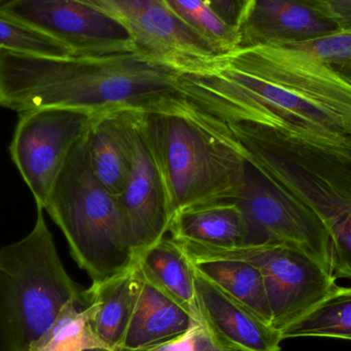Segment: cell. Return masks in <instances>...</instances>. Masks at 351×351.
<instances>
[{"instance_id": "6da1fadb", "label": "cell", "mask_w": 351, "mask_h": 351, "mask_svg": "<svg viewBox=\"0 0 351 351\" xmlns=\"http://www.w3.org/2000/svg\"><path fill=\"white\" fill-rule=\"evenodd\" d=\"M181 80L298 135L351 145V84L302 51L278 43L243 47Z\"/></svg>"}, {"instance_id": "7a4b0ae2", "label": "cell", "mask_w": 351, "mask_h": 351, "mask_svg": "<svg viewBox=\"0 0 351 351\" xmlns=\"http://www.w3.org/2000/svg\"><path fill=\"white\" fill-rule=\"evenodd\" d=\"M195 107L219 137L317 215L331 237L334 278L351 280V145L298 135L218 101Z\"/></svg>"}, {"instance_id": "3957f363", "label": "cell", "mask_w": 351, "mask_h": 351, "mask_svg": "<svg viewBox=\"0 0 351 351\" xmlns=\"http://www.w3.org/2000/svg\"><path fill=\"white\" fill-rule=\"evenodd\" d=\"M181 72L143 53L45 57L0 49V107L101 114L149 111L181 94Z\"/></svg>"}, {"instance_id": "277c9868", "label": "cell", "mask_w": 351, "mask_h": 351, "mask_svg": "<svg viewBox=\"0 0 351 351\" xmlns=\"http://www.w3.org/2000/svg\"><path fill=\"white\" fill-rule=\"evenodd\" d=\"M143 117L172 219L186 208L237 199L247 162L198 119L182 93Z\"/></svg>"}, {"instance_id": "5b68a950", "label": "cell", "mask_w": 351, "mask_h": 351, "mask_svg": "<svg viewBox=\"0 0 351 351\" xmlns=\"http://www.w3.org/2000/svg\"><path fill=\"white\" fill-rule=\"evenodd\" d=\"M45 208L93 282L110 280L135 265L137 256L119 197L95 177L86 136L70 152Z\"/></svg>"}, {"instance_id": "8992f818", "label": "cell", "mask_w": 351, "mask_h": 351, "mask_svg": "<svg viewBox=\"0 0 351 351\" xmlns=\"http://www.w3.org/2000/svg\"><path fill=\"white\" fill-rule=\"evenodd\" d=\"M84 291L64 268L37 208L30 233L0 249V351H30L66 304L84 305Z\"/></svg>"}, {"instance_id": "52a82bcc", "label": "cell", "mask_w": 351, "mask_h": 351, "mask_svg": "<svg viewBox=\"0 0 351 351\" xmlns=\"http://www.w3.org/2000/svg\"><path fill=\"white\" fill-rule=\"evenodd\" d=\"M191 261L231 258L245 260L261 272L271 326L282 333L338 288L333 274L319 261L286 245H245L219 249L192 243H180Z\"/></svg>"}, {"instance_id": "ba28073f", "label": "cell", "mask_w": 351, "mask_h": 351, "mask_svg": "<svg viewBox=\"0 0 351 351\" xmlns=\"http://www.w3.org/2000/svg\"><path fill=\"white\" fill-rule=\"evenodd\" d=\"M235 200L249 225L247 245H290L319 261L332 274L331 237L321 219L249 162L243 188Z\"/></svg>"}, {"instance_id": "9c48e42d", "label": "cell", "mask_w": 351, "mask_h": 351, "mask_svg": "<svg viewBox=\"0 0 351 351\" xmlns=\"http://www.w3.org/2000/svg\"><path fill=\"white\" fill-rule=\"evenodd\" d=\"M123 25L138 51L181 73L214 67L223 56L186 26L165 0H78Z\"/></svg>"}, {"instance_id": "30bf717a", "label": "cell", "mask_w": 351, "mask_h": 351, "mask_svg": "<svg viewBox=\"0 0 351 351\" xmlns=\"http://www.w3.org/2000/svg\"><path fill=\"white\" fill-rule=\"evenodd\" d=\"M94 117L63 108L20 113L10 156L32 192L37 208L45 210L70 152L86 136Z\"/></svg>"}, {"instance_id": "8fae6325", "label": "cell", "mask_w": 351, "mask_h": 351, "mask_svg": "<svg viewBox=\"0 0 351 351\" xmlns=\"http://www.w3.org/2000/svg\"><path fill=\"white\" fill-rule=\"evenodd\" d=\"M0 16L59 39L76 56L139 51L123 25L78 0H0Z\"/></svg>"}, {"instance_id": "7c38bea8", "label": "cell", "mask_w": 351, "mask_h": 351, "mask_svg": "<svg viewBox=\"0 0 351 351\" xmlns=\"http://www.w3.org/2000/svg\"><path fill=\"white\" fill-rule=\"evenodd\" d=\"M132 167L119 196L136 256L169 232L172 215L164 178L144 123L143 111L130 110Z\"/></svg>"}, {"instance_id": "4fadbf2b", "label": "cell", "mask_w": 351, "mask_h": 351, "mask_svg": "<svg viewBox=\"0 0 351 351\" xmlns=\"http://www.w3.org/2000/svg\"><path fill=\"white\" fill-rule=\"evenodd\" d=\"M241 45L304 43L342 32L329 18L302 0H253L239 29Z\"/></svg>"}, {"instance_id": "5bb4252c", "label": "cell", "mask_w": 351, "mask_h": 351, "mask_svg": "<svg viewBox=\"0 0 351 351\" xmlns=\"http://www.w3.org/2000/svg\"><path fill=\"white\" fill-rule=\"evenodd\" d=\"M197 311L210 331L235 351H280L284 341L278 330L227 296L195 270Z\"/></svg>"}, {"instance_id": "9a60e30c", "label": "cell", "mask_w": 351, "mask_h": 351, "mask_svg": "<svg viewBox=\"0 0 351 351\" xmlns=\"http://www.w3.org/2000/svg\"><path fill=\"white\" fill-rule=\"evenodd\" d=\"M135 301L119 351H152L188 331L194 319L190 311L165 294L136 264Z\"/></svg>"}, {"instance_id": "2e32d148", "label": "cell", "mask_w": 351, "mask_h": 351, "mask_svg": "<svg viewBox=\"0 0 351 351\" xmlns=\"http://www.w3.org/2000/svg\"><path fill=\"white\" fill-rule=\"evenodd\" d=\"M130 110L95 115L86 132L88 160L95 177L113 195L125 189L132 167Z\"/></svg>"}, {"instance_id": "e0dca14e", "label": "cell", "mask_w": 351, "mask_h": 351, "mask_svg": "<svg viewBox=\"0 0 351 351\" xmlns=\"http://www.w3.org/2000/svg\"><path fill=\"white\" fill-rule=\"evenodd\" d=\"M168 233L179 243L234 249L247 245L249 225L237 200H222L177 213Z\"/></svg>"}, {"instance_id": "ac0fdd59", "label": "cell", "mask_w": 351, "mask_h": 351, "mask_svg": "<svg viewBox=\"0 0 351 351\" xmlns=\"http://www.w3.org/2000/svg\"><path fill=\"white\" fill-rule=\"evenodd\" d=\"M136 264L110 280L93 282L84 291L88 325L107 351H119L129 326L137 287Z\"/></svg>"}, {"instance_id": "d6986e66", "label": "cell", "mask_w": 351, "mask_h": 351, "mask_svg": "<svg viewBox=\"0 0 351 351\" xmlns=\"http://www.w3.org/2000/svg\"><path fill=\"white\" fill-rule=\"evenodd\" d=\"M143 276L165 294L199 317L195 297V269L179 241L167 234L138 255Z\"/></svg>"}, {"instance_id": "ffe728a7", "label": "cell", "mask_w": 351, "mask_h": 351, "mask_svg": "<svg viewBox=\"0 0 351 351\" xmlns=\"http://www.w3.org/2000/svg\"><path fill=\"white\" fill-rule=\"evenodd\" d=\"M194 269L264 323L271 325L272 315L261 272L245 260L231 258L191 261Z\"/></svg>"}, {"instance_id": "44dd1931", "label": "cell", "mask_w": 351, "mask_h": 351, "mask_svg": "<svg viewBox=\"0 0 351 351\" xmlns=\"http://www.w3.org/2000/svg\"><path fill=\"white\" fill-rule=\"evenodd\" d=\"M280 335L282 340L308 337L351 340V287L338 286Z\"/></svg>"}, {"instance_id": "7402d4cb", "label": "cell", "mask_w": 351, "mask_h": 351, "mask_svg": "<svg viewBox=\"0 0 351 351\" xmlns=\"http://www.w3.org/2000/svg\"><path fill=\"white\" fill-rule=\"evenodd\" d=\"M84 307L76 302L66 304L30 351H107L90 329Z\"/></svg>"}, {"instance_id": "603a6c76", "label": "cell", "mask_w": 351, "mask_h": 351, "mask_svg": "<svg viewBox=\"0 0 351 351\" xmlns=\"http://www.w3.org/2000/svg\"><path fill=\"white\" fill-rule=\"evenodd\" d=\"M171 10L223 57L239 49V32L222 20L204 0H165Z\"/></svg>"}, {"instance_id": "cb8c5ba5", "label": "cell", "mask_w": 351, "mask_h": 351, "mask_svg": "<svg viewBox=\"0 0 351 351\" xmlns=\"http://www.w3.org/2000/svg\"><path fill=\"white\" fill-rule=\"evenodd\" d=\"M0 49L45 57L76 56L59 39L3 16H0Z\"/></svg>"}, {"instance_id": "d4e9b609", "label": "cell", "mask_w": 351, "mask_h": 351, "mask_svg": "<svg viewBox=\"0 0 351 351\" xmlns=\"http://www.w3.org/2000/svg\"><path fill=\"white\" fill-rule=\"evenodd\" d=\"M278 45L307 53L337 73L351 67V33L338 32L304 43Z\"/></svg>"}, {"instance_id": "484cf974", "label": "cell", "mask_w": 351, "mask_h": 351, "mask_svg": "<svg viewBox=\"0 0 351 351\" xmlns=\"http://www.w3.org/2000/svg\"><path fill=\"white\" fill-rule=\"evenodd\" d=\"M152 351H235L225 346L202 317L194 319L187 332Z\"/></svg>"}, {"instance_id": "4316f807", "label": "cell", "mask_w": 351, "mask_h": 351, "mask_svg": "<svg viewBox=\"0 0 351 351\" xmlns=\"http://www.w3.org/2000/svg\"><path fill=\"white\" fill-rule=\"evenodd\" d=\"M333 21L342 32L351 33V0H302Z\"/></svg>"}, {"instance_id": "83f0119b", "label": "cell", "mask_w": 351, "mask_h": 351, "mask_svg": "<svg viewBox=\"0 0 351 351\" xmlns=\"http://www.w3.org/2000/svg\"><path fill=\"white\" fill-rule=\"evenodd\" d=\"M221 19L239 31L253 0H204Z\"/></svg>"}, {"instance_id": "f1b7e54d", "label": "cell", "mask_w": 351, "mask_h": 351, "mask_svg": "<svg viewBox=\"0 0 351 351\" xmlns=\"http://www.w3.org/2000/svg\"><path fill=\"white\" fill-rule=\"evenodd\" d=\"M341 77H343L344 80H348L350 84H351V67L348 68V69L342 70V71L338 72Z\"/></svg>"}, {"instance_id": "f546056e", "label": "cell", "mask_w": 351, "mask_h": 351, "mask_svg": "<svg viewBox=\"0 0 351 351\" xmlns=\"http://www.w3.org/2000/svg\"><path fill=\"white\" fill-rule=\"evenodd\" d=\"M92 351H105V350H92Z\"/></svg>"}]
</instances>
